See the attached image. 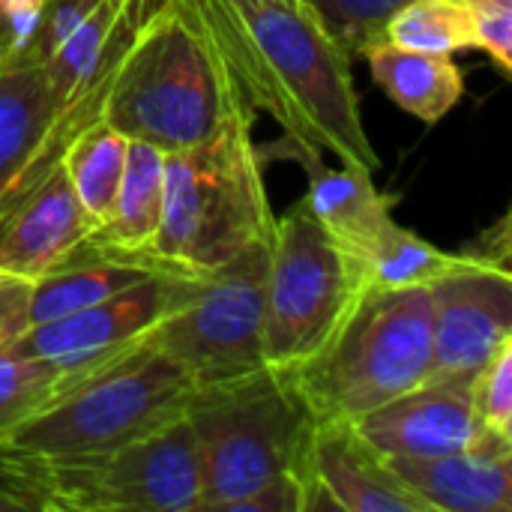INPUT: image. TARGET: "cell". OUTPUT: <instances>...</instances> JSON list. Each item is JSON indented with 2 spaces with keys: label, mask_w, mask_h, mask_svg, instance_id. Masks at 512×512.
I'll return each mask as SVG.
<instances>
[{
  "label": "cell",
  "mask_w": 512,
  "mask_h": 512,
  "mask_svg": "<svg viewBox=\"0 0 512 512\" xmlns=\"http://www.w3.org/2000/svg\"><path fill=\"white\" fill-rule=\"evenodd\" d=\"M198 21L249 108L282 126V141L333 153L375 174L378 153L360 117L351 57L309 0H180Z\"/></svg>",
  "instance_id": "cell-1"
},
{
  "label": "cell",
  "mask_w": 512,
  "mask_h": 512,
  "mask_svg": "<svg viewBox=\"0 0 512 512\" xmlns=\"http://www.w3.org/2000/svg\"><path fill=\"white\" fill-rule=\"evenodd\" d=\"M201 462V512H309L315 417L270 366L192 390L183 414Z\"/></svg>",
  "instance_id": "cell-2"
},
{
  "label": "cell",
  "mask_w": 512,
  "mask_h": 512,
  "mask_svg": "<svg viewBox=\"0 0 512 512\" xmlns=\"http://www.w3.org/2000/svg\"><path fill=\"white\" fill-rule=\"evenodd\" d=\"M273 231L264 159L243 99L213 138L165 153L162 222L135 264L165 276H204L249 246L270 243Z\"/></svg>",
  "instance_id": "cell-3"
},
{
  "label": "cell",
  "mask_w": 512,
  "mask_h": 512,
  "mask_svg": "<svg viewBox=\"0 0 512 512\" xmlns=\"http://www.w3.org/2000/svg\"><path fill=\"white\" fill-rule=\"evenodd\" d=\"M243 93L180 0H168L123 48L102 123L129 141L177 153L213 138Z\"/></svg>",
  "instance_id": "cell-4"
},
{
  "label": "cell",
  "mask_w": 512,
  "mask_h": 512,
  "mask_svg": "<svg viewBox=\"0 0 512 512\" xmlns=\"http://www.w3.org/2000/svg\"><path fill=\"white\" fill-rule=\"evenodd\" d=\"M192 390L189 375L144 342L3 432L0 450L45 465L102 456L180 420Z\"/></svg>",
  "instance_id": "cell-5"
},
{
  "label": "cell",
  "mask_w": 512,
  "mask_h": 512,
  "mask_svg": "<svg viewBox=\"0 0 512 512\" xmlns=\"http://www.w3.org/2000/svg\"><path fill=\"white\" fill-rule=\"evenodd\" d=\"M432 369V288L366 291L336 336L288 372L315 420H360Z\"/></svg>",
  "instance_id": "cell-6"
},
{
  "label": "cell",
  "mask_w": 512,
  "mask_h": 512,
  "mask_svg": "<svg viewBox=\"0 0 512 512\" xmlns=\"http://www.w3.org/2000/svg\"><path fill=\"white\" fill-rule=\"evenodd\" d=\"M366 294L360 264L339 249L300 198L270 237L264 279V363L294 372L309 363Z\"/></svg>",
  "instance_id": "cell-7"
},
{
  "label": "cell",
  "mask_w": 512,
  "mask_h": 512,
  "mask_svg": "<svg viewBox=\"0 0 512 512\" xmlns=\"http://www.w3.org/2000/svg\"><path fill=\"white\" fill-rule=\"evenodd\" d=\"M270 243H255L204 276H174V297L147 342L192 387L264 369V279Z\"/></svg>",
  "instance_id": "cell-8"
},
{
  "label": "cell",
  "mask_w": 512,
  "mask_h": 512,
  "mask_svg": "<svg viewBox=\"0 0 512 512\" xmlns=\"http://www.w3.org/2000/svg\"><path fill=\"white\" fill-rule=\"evenodd\" d=\"M12 459L48 512H201V462L186 417L90 459Z\"/></svg>",
  "instance_id": "cell-9"
},
{
  "label": "cell",
  "mask_w": 512,
  "mask_h": 512,
  "mask_svg": "<svg viewBox=\"0 0 512 512\" xmlns=\"http://www.w3.org/2000/svg\"><path fill=\"white\" fill-rule=\"evenodd\" d=\"M117 60L69 99L39 63L0 69V213L48 177L69 144L102 117Z\"/></svg>",
  "instance_id": "cell-10"
},
{
  "label": "cell",
  "mask_w": 512,
  "mask_h": 512,
  "mask_svg": "<svg viewBox=\"0 0 512 512\" xmlns=\"http://www.w3.org/2000/svg\"><path fill=\"white\" fill-rule=\"evenodd\" d=\"M174 297V276L153 273L108 300L30 324L9 348L57 366L72 384L147 342Z\"/></svg>",
  "instance_id": "cell-11"
},
{
  "label": "cell",
  "mask_w": 512,
  "mask_h": 512,
  "mask_svg": "<svg viewBox=\"0 0 512 512\" xmlns=\"http://www.w3.org/2000/svg\"><path fill=\"white\" fill-rule=\"evenodd\" d=\"M512 342V270L468 264L432 285V369L426 381H474Z\"/></svg>",
  "instance_id": "cell-12"
},
{
  "label": "cell",
  "mask_w": 512,
  "mask_h": 512,
  "mask_svg": "<svg viewBox=\"0 0 512 512\" xmlns=\"http://www.w3.org/2000/svg\"><path fill=\"white\" fill-rule=\"evenodd\" d=\"M309 512H432L351 420H315Z\"/></svg>",
  "instance_id": "cell-13"
},
{
  "label": "cell",
  "mask_w": 512,
  "mask_h": 512,
  "mask_svg": "<svg viewBox=\"0 0 512 512\" xmlns=\"http://www.w3.org/2000/svg\"><path fill=\"white\" fill-rule=\"evenodd\" d=\"M471 390L474 381H423L354 426L387 459H438L483 435Z\"/></svg>",
  "instance_id": "cell-14"
},
{
  "label": "cell",
  "mask_w": 512,
  "mask_h": 512,
  "mask_svg": "<svg viewBox=\"0 0 512 512\" xmlns=\"http://www.w3.org/2000/svg\"><path fill=\"white\" fill-rule=\"evenodd\" d=\"M96 225L81 210L57 165L24 198L0 213V276L36 282L57 270Z\"/></svg>",
  "instance_id": "cell-15"
},
{
  "label": "cell",
  "mask_w": 512,
  "mask_h": 512,
  "mask_svg": "<svg viewBox=\"0 0 512 512\" xmlns=\"http://www.w3.org/2000/svg\"><path fill=\"white\" fill-rule=\"evenodd\" d=\"M432 512H510L512 441L483 432L438 459H387Z\"/></svg>",
  "instance_id": "cell-16"
},
{
  "label": "cell",
  "mask_w": 512,
  "mask_h": 512,
  "mask_svg": "<svg viewBox=\"0 0 512 512\" xmlns=\"http://www.w3.org/2000/svg\"><path fill=\"white\" fill-rule=\"evenodd\" d=\"M282 150H288V156L297 159L309 174V192L303 195V201L318 219V225L339 249H345L357 264H363L366 255L387 234V228L396 222L390 213V198L375 189L372 174L366 171L348 165L330 168L324 162V153L291 147L285 141Z\"/></svg>",
  "instance_id": "cell-17"
},
{
  "label": "cell",
  "mask_w": 512,
  "mask_h": 512,
  "mask_svg": "<svg viewBox=\"0 0 512 512\" xmlns=\"http://www.w3.org/2000/svg\"><path fill=\"white\" fill-rule=\"evenodd\" d=\"M162 177H165V153L153 144L129 141L123 177L111 213L81 243V249L135 264L150 249L162 222Z\"/></svg>",
  "instance_id": "cell-18"
},
{
  "label": "cell",
  "mask_w": 512,
  "mask_h": 512,
  "mask_svg": "<svg viewBox=\"0 0 512 512\" xmlns=\"http://www.w3.org/2000/svg\"><path fill=\"white\" fill-rule=\"evenodd\" d=\"M369 60L375 84L408 114L423 123H438L465 93V75L450 54L411 51L390 42L372 45Z\"/></svg>",
  "instance_id": "cell-19"
},
{
  "label": "cell",
  "mask_w": 512,
  "mask_h": 512,
  "mask_svg": "<svg viewBox=\"0 0 512 512\" xmlns=\"http://www.w3.org/2000/svg\"><path fill=\"white\" fill-rule=\"evenodd\" d=\"M147 276L153 273L132 261L96 255L78 246L57 270L30 282V324L51 321L108 300Z\"/></svg>",
  "instance_id": "cell-20"
},
{
  "label": "cell",
  "mask_w": 512,
  "mask_h": 512,
  "mask_svg": "<svg viewBox=\"0 0 512 512\" xmlns=\"http://www.w3.org/2000/svg\"><path fill=\"white\" fill-rule=\"evenodd\" d=\"M474 261L477 258H471L465 249L444 252L435 243L423 240L420 234L393 222L360 267H363L366 291H396V288H423V285L432 288L444 276L465 270Z\"/></svg>",
  "instance_id": "cell-21"
},
{
  "label": "cell",
  "mask_w": 512,
  "mask_h": 512,
  "mask_svg": "<svg viewBox=\"0 0 512 512\" xmlns=\"http://www.w3.org/2000/svg\"><path fill=\"white\" fill-rule=\"evenodd\" d=\"M126 150H129V138L114 132L102 120H96L69 144L60 162L72 186V195L78 198L81 210L90 216L96 228L105 222L117 198L123 165H126Z\"/></svg>",
  "instance_id": "cell-22"
},
{
  "label": "cell",
  "mask_w": 512,
  "mask_h": 512,
  "mask_svg": "<svg viewBox=\"0 0 512 512\" xmlns=\"http://www.w3.org/2000/svg\"><path fill=\"white\" fill-rule=\"evenodd\" d=\"M384 42L411 51L456 54L474 48V27L456 0H408L387 21Z\"/></svg>",
  "instance_id": "cell-23"
},
{
  "label": "cell",
  "mask_w": 512,
  "mask_h": 512,
  "mask_svg": "<svg viewBox=\"0 0 512 512\" xmlns=\"http://www.w3.org/2000/svg\"><path fill=\"white\" fill-rule=\"evenodd\" d=\"M72 381L51 363L0 348V435L63 393Z\"/></svg>",
  "instance_id": "cell-24"
},
{
  "label": "cell",
  "mask_w": 512,
  "mask_h": 512,
  "mask_svg": "<svg viewBox=\"0 0 512 512\" xmlns=\"http://www.w3.org/2000/svg\"><path fill=\"white\" fill-rule=\"evenodd\" d=\"M408 0H309L327 33L351 57H363L372 45L384 42L387 21Z\"/></svg>",
  "instance_id": "cell-25"
},
{
  "label": "cell",
  "mask_w": 512,
  "mask_h": 512,
  "mask_svg": "<svg viewBox=\"0 0 512 512\" xmlns=\"http://www.w3.org/2000/svg\"><path fill=\"white\" fill-rule=\"evenodd\" d=\"M474 417L489 435L512 441V342H507L474 378Z\"/></svg>",
  "instance_id": "cell-26"
},
{
  "label": "cell",
  "mask_w": 512,
  "mask_h": 512,
  "mask_svg": "<svg viewBox=\"0 0 512 512\" xmlns=\"http://www.w3.org/2000/svg\"><path fill=\"white\" fill-rule=\"evenodd\" d=\"M474 27V48L486 51L489 60L501 69V75L512 72V0H456Z\"/></svg>",
  "instance_id": "cell-27"
},
{
  "label": "cell",
  "mask_w": 512,
  "mask_h": 512,
  "mask_svg": "<svg viewBox=\"0 0 512 512\" xmlns=\"http://www.w3.org/2000/svg\"><path fill=\"white\" fill-rule=\"evenodd\" d=\"M45 0H0V69L30 66Z\"/></svg>",
  "instance_id": "cell-28"
},
{
  "label": "cell",
  "mask_w": 512,
  "mask_h": 512,
  "mask_svg": "<svg viewBox=\"0 0 512 512\" xmlns=\"http://www.w3.org/2000/svg\"><path fill=\"white\" fill-rule=\"evenodd\" d=\"M102 0H45V15L36 33V48H33V63H45L54 48L99 6Z\"/></svg>",
  "instance_id": "cell-29"
},
{
  "label": "cell",
  "mask_w": 512,
  "mask_h": 512,
  "mask_svg": "<svg viewBox=\"0 0 512 512\" xmlns=\"http://www.w3.org/2000/svg\"><path fill=\"white\" fill-rule=\"evenodd\" d=\"M0 512H48L27 471L0 450Z\"/></svg>",
  "instance_id": "cell-30"
},
{
  "label": "cell",
  "mask_w": 512,
  "mask_h": 512,
  "mask_svg": "<svg viewBox=\"0 0 512 512\" xmlns=\"http://www.w3.org/2000/svg\"><path fill=\"white\" fill-rule=\"evenodd\" d=\"M30 327V282L0 276V348Z\"/></svg>",
  "instance_id": "cell-31"
},
{
  "label": "cell",
  "mask_w": 512,
  "mask_h": 512,
  "mask_svg": "<svg viewBox=\"0 0 512 512\" xmlns=\"http://www.w3.org/2000/svg\"><path fill=\"white\" fill-rule=\"evenodd\" d=\"M510 216H504L501 222H495L489 231H483L471 246H465V252L483 264H492V267H510Z\"/></svg>",
  "instance_id": "cell-32"
},
{
  "label": "cell",
  "mask_w": 512,
  "mask_h": 512,
  "mask_svg": "<svg viewBox=\"0 0 512 512\" xmlns=\"http://www.w3.org/2000/svg\"><path fill=\"white\" fill-rule=\"evenodd\" d=\"M168 0H120L123 6V18L132 30H138L147 18H153Z\"/></svg>",
  "instance_id": "cell-33"
}]
</instances>
